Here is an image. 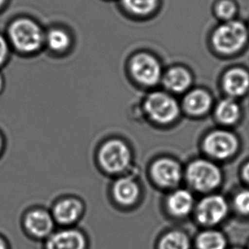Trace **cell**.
<instances>
[{"label": "cell", "instance_id": "30bf717a", "mask_svg": "<svg viewBox=\"0 0 249 249\" xmlns=\"http://www.w3.org/2000/svg\"><path fill=\"white\" fill-rule=\"evenodd\" d=\"M151 173L156 183L164 187L175 186L182 176L179 165L169 159H160L154 163Z\"/></svg>", "mask_w": 249, "mask_h": 249}, {"label": "cell", "instance_id": "d4e9b609", "mask_svg": "<svg viewBox=\"0 0 249 249\" xmlns=\"http://www.w3.org/2000/svg\"><path fill=\"white\" fill-rule=\"evenodd\" d=\"M10 53V45L7 39L0 35V67L7 61Z\"/></svg>", "mask_w": 249, "mask_h": 249}, {"label": "cell", "instance_id": "484cf974", "mask_svg": "<svg viewBox=\"0 0 249 249\" xmlns=\"http://www.w3.org/2000/svg\"><path fill=\"white\" fill-rule=\"evenodd\" d=\"M242 175H243L244 179L249 183V162L246 164L245 166H244L243 171H242Z\"/></svg>", "mask_w": 249, "mask_h": 249}, {"label": "cell", "instance_id": "3957f363", "mask_svg": "<svg viewBox=\"0 0 249 249\" xmlns=\"http://www.w3.org/2000/svg\"><path fill=\"white\" fill-rule=\"evenodd\" d=\"M143 108L153 121L160 124H168L178 117L180 107L176 99L167 92L155 91L144 100Z\"/></svg>", "mask_w": 249, "mask_h": 249}, {"label": "cell", "instance_id": "83f0119b", "mask_svg": "<svg viewBox=\"0 0 249 249\" xmlns=\"http://www.w3.org/2000/svg\"><path fill=\"white\" fill-rule=\"evenodd\" d=\"M0 249H7L6 244L4 243V241L2 238H0Z\"/></svg>", "mask_w": 249, "mask_h": 249}, {"label": "cell", "instance_id": "9a60e30c", "mask_svg": "<svg viewBox=\"0 0 249 249\" xmlns=\"http://www.w3.org/2000/svg\"><path fill=\"white\" fill-rule=\"evenodd\" d=\"M82 213V205L76 199L69 198L60 201L54 208V218L62 225H71L78 220Z\"/></svg>", "mask_w": 249, "mask_h": 249}, {"label": "cell", "instance_id": "277c9868", "mask_svg": "<svg viewBox=\"0 0 249 249\" xmlns=\"http://www.w3.org/2000/svg\"><path fill=\"white\" fill-rule=\"evenodd\" d=\"M187 179L191 186L199 191H208L218 186L221 173L217 166L204 160L191 163L186 172Z\"/></svg>", "mask_w": 249, "mask_h": 249}, {"label": "cell", "instance_id": "4dcf8cb0", "mask_svg": "<svg viewBox=\"0 0 249 249\" xmlns=\"http://www.w3.org/2000/svg\"></svg>", "mask_w": 249, "mask_h": 249}, {"label": "cell", "instance_id": "f1b7e54d", "mask_svg": "<svg viewBox=\"0 0 249 249\" xmlns=\"http://www.w3.org/2000/svg\"><path fill=\"white\" fill-rule=\"evenodd\" d=\"M5 1H6V0H0V9L4 6Z\"/></svg>", "mask_w": 249, "mask_h": 249}, {"label": "cell", "instance_id": "7402d4cb", "mask_svg": "<svg viewBox=\"0 0 249 249\" xmlns=\"http://www.w3.org/2000/svg\"><path fill=\"white\" fill-rule=\"evenodd\" d=\"M190 242L184 233L172 231L166 234L160 243V249H189Z\"/></svg>", "mask_w": 249, "mask_h": 249}, {"label": "cell", "instance_id": "2e32d148", "mask_svg": "<svg viewBox=\"0 0 249 249\" xmlns=\"http://www.w3.org/2000/svg\"><path fill=\"white\" fill-rule=\"evenodd\" d=\"M114 199L122 205H132L139 196L138 184L129 178H121L114 183L113 188Z\"/></svg>", "mask_w": 249, "mask_h": 249}, {"label": "cell", "instance_id": "6da1fadb", "mask_svg": "<svg viewBox=\"0 0 249 249\" xmlns=\"http://www.w3.org/2000/svg\"><path fill=\"white\" fill-rule=\"evenodd\" d=\"M9 41L18 52L32 54L45 44V33L36 21L21 18L11 23L8 31Z\"/></svg>", "mask_w": 249, "mask_h": 249}, {"label": "cell", "instance_id": "ffe728a7", "mask_svg": "<svg viewBox=\"0 0 249 249\" xmlns=\"http://www.w3.org/2000/svg\"><path fill=\"white\" fill-rule=\"evenodd\" d=\"M125 11L138 17L151 14L158 5V0H121Z\"/></svg>", "mask_w": 249, "mask_h": 249}, {"label": "cell", "instance_id": "603a6c76", "mask_svg": "<svg viewBox=\"0 0 249 249\" xmlns=\"http://www.w3.org/2000/svg\"><path fill=\"white\" fill-rule=\"evenodd\" d=\"M215 13L224 21H231L236 14V6L231 0H221L216 4Z\"/></svg>", "mask_w": 249, "mask_h": 249}, {"label": "cell", "instance_id": "4316f807", "mask_svg": "<svg viewBox=\"0 0 249 249\" xmlns=\"http://www.w3.org/2000/svg\"><path fill=\"white\" fill-rule=\"evenodd\" d=\"M4 77H3V75H2V74H1V73H0V93L2 92V90H3V89H4Z\"/></svg>", "mask_w": 249, "mask_h": 249}, {"label": "cell", "instance_id": "7a4b0ae2", "mask_svg": "<svg viewBox=\"0 0 249 249\" xmlns=\"http://www.w3.org/2000/svg\"><path fill=\"white\" fill-rule=\"evenodd\" d=\"M249 30L242 21H225L215 29L212 44L217 52L231 55L240 52L249 40Z\"/></svg>", "mask_w": 249, "mask_h": 249}, {"label": "cell", "instance_id": "52a82bcc", "mask_svg": "<svg viewBox=\"0 0 249 249\" xmlns=\"http://www.w3.org/2000/svg\"><path fill=\"white\" fill-rule=\"evenodd\" d=\"M238 148V140L231 132L218 130L208 134L204 140V149L208 155L225 159L235 154Z\"/></svg>", "mask_w": 249, "mask_h": 249}, {"label": "cell", "instance_id": "7c38bea8", "mask_svg": "<svg viewBox=\"0 0 249 249\" xmlns=\"http://www.w3.org/2000/svg\"><path fill=\"white\" fill-rule=\"evenodd\" d=\"M87 242L77 230H63L50 235L46 249H86Z\"/></svg>", "mask_w": 249, "mask_h": 249}, {"label": "cell", "instance_id": "ac0fdd59", "mask_svg": "<svg viewBox=\"0 0 249 249\" xmlns=\"http://www.w3.org/2000/svg\"><path fill=\"white\" fill-rule=\"evenodd\" d=\"M71 37L68 32L62 28H52L45 34V45L55 53H63L70 49Z\"/></svg>", "mask_w": 249, "mask_h": 249}, {"label": "cell", "instance_id": "8fae6325", "mask_svg": "<svg viewBox=\"0 0 249 249\" xmlns=\"http://www.w3.org/2000/svg\"><path fill=\"white\" fill-rule=\"evenodd\" d=\"M222 87L229 97L244 96L249 90V73L242 69H232L225 73Z\"/></svg>", "mask_w": 249, "mask_h": 249}, {"label": "cell", "instance_id": "5bb4252c", "mask_svg": "<svg viewBox=\"0 0 249 249\" xmlns=\"http://www.w3.org/2000/svg\"><path fill=\"white\" fill-rule=\"evenodd\" d=\"M211 95L206 90L197 89L189 91L183 98L184 110L191 115L200 116L207 114L212 107Z\"/></svg>", "mask_w": 249, "mask_h": 249}, {"label": "cell", "instance_id": "f546056e", "mask_svg": "<svg viewBox=\"0 0 249 249\" xmlns=\"http://www.w3.org/2000/svg\"><path fill=\"white\" fill-rule=\"evenodd\" d=\"M1 146H2V139H1V137H0V149H1Z\"/></svg>", "mask_w": 249, "mask_h": 249}, {"label": "cell", "instance_id": "5b68a950", "mask_svg": "<svg viewBox=\"0 0 249 249\" xmlns=\"http://www.w3.org/2000/svg\"><path fill=\"white\" fill-rule=\"evenodd\" d=\"M130 71L136 81L143 87H154L162 79L159 61L148 53H139L133 56Z\"/></svg>", "mask_w": 249, "mask_h": 249}, {"label": "cell", "instance_id": "44dd1931", "mask_svg": "<svg viewBox=\"0 0 249 249\" xmlns=\"http://www.w3.org/2000/svg\"><path fill=\"white\" fill-rule=\"evenodd\" d=\"M196 243L199 249H225L226 245L224 235L213 231L202 232L198 235Z\"/></svg>", "mask_w": 249, "mask_h": 249}, {"label": "cell", "instance_id": "9c48e42d", "mask_svg": "<svg viewBox=\"0 0 249 249\" xmlns=\"http://www.w3.org/2000/svg\"><path fill=\"white\" fill-rule=\"evenodd\" d=\"M25 228L30 235L37 238H44L51 235L54 221L52 215L43 209L29 212L24 220Z\"/></svg>", "mask_w": 249, "mask_h": 249}, {"label": "cell", "instance_id": "4fadbf2b", "mask_svg": "<svg viewBox=\"0 0 249 249\" xmlns=\"http://www.w3.org/2000/svg\"><path fill=\"white\" fill-rule=\"evenodd\" d=\"M163 85L166 90L172 93L185 92L192 83V77L189 70L183 67L171 68L162 75Z\"/></svg>", "mask_w": 249, "mask_h": 249}, {"label": "cell", "instance_id": "8992f818", "mask_svg": "<svg viewBox=\"0 0 249 249\" xmlns=\"http://www.w3.org/2000/svg\"><path fill=\"white\" fill-rule=\"evenodd\" d=\"M98 159L106 172L119 173L128 166L131 154L124 142L121 140H109L102 146Z\"/></svg>", "mask_w": 249, "mask_h": 249}, {"label": "cell", "instance_id": "cb8c5ba5", "mask_svg": "<svg viewBox=\"0 0 249 249\" xmlns=\"http://www.w3.org/2000/svg\"><path fill=\"white\" fill-rule=\"evenodd\" d=\"M235 206L242 214H249V191H242L235 196Z\"/></svg>", "mask_w": 249, "mask_h": 249}, {"label": "cell", "instance_id": "d6986e66", "mask_svg": "<svg viewBox=\"0 0 249 249\" xmlns=\"http://www.w3.org/2000/svg\"><path fill=\"white\" fill-rule=\"evenodd\" d=\"M215 115L223 124H234L240 117V107L234 98L228 97L218 103L215 109Z\"/></svg>", "mask_w": 249, "mask_h": 249}, {"label": "cell", "instance_id": "e0dca14e", "mask_svg": "<svg viewBox=\"0 0 249 249\" xmlns=\"http://www.w3.org/2000/svg\"><path fill=\"white\" fill-rule=\"evenodd\" d=\"M194 199L189 191L184 190L175 191L170 196L167 201L169 211L175 216L183 217L188 214L192 209Z\"/></svg>", "mask_w": 249, "mask_h": 249}, {"label": "cell", "instance_id": "ba28073f", "mask_svg": "<svg viewBox=\"0 0 249 249\" xmlns=\"http://www.w3.org/2000/svg\"><path fill=\"white\" fill-rule=\"evenodd\" d=\"M228 212V206L220 196H211L199 203L196 210L198 221L202 225H213L221 222Z\"/></svg>", "mask_w": 249, "mask_h": 249}]
</instances>
